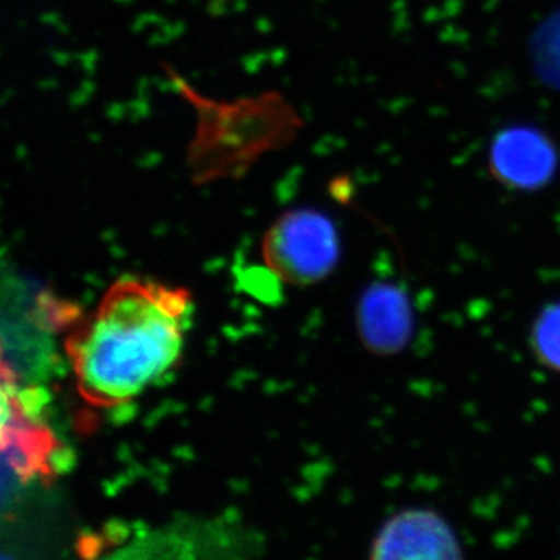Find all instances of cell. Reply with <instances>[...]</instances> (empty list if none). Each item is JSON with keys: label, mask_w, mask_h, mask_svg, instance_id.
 <instances>
[{"label": "cell", "mask_w": 560, "mask_h": 560, "mask_svg": "<svg viewBox=\"0 0 560 560\" xmlns=\"http://www.w3.org/2000/svg\"><path fill=\"white\" fill-rule=\"evenodd\" d=\"M191 315L187 290L145 279L114 283L66 342L80 396L98 408L138 397L175 366Z\"/></svg>", "instance_id": "obj_1"}, {"label": "cell", "mask_w": 560, "mask_h": 560, "mask_svg": "<svg viewBox=\"0 0 560 560\" xmlns=\"http://www.w3.org/2000/svg\"><path fill=\"white\" fill-rule=\"evenodd\" d=\"M168 73L197 110V132L187 158L195 183L238 178L268 151L289 145L300 131V116L278 92L217 102L202 97L178 73Z\"/></svg>", "instance_id": "obj_2"}, {"label": "cell", "mask_w": 560, "mask_h": 560, "mask_svg": "<svg viewBox=\"0 0 560 560\" xmlns=\"http://www.w3.org/2000/svg\"><path fill=\"white\" fill-rule=\"evenodd\" d=\"M261 256L278 278L291 285H312L337 267L340 237L334 221L318 210H290L265 234Z\"/></svg>", "instance_id": "obj_3"}, {"label": "cell", "mask_w": 560, "mask_h": 560, "mask_svg": "<svg viewBox=\"0 0 560 560\" xmlns=\"http://www.w3.org/2000/svg\"><path fill=\"white\" fill-rule=\"evenodd\" d=\"M490 171L503 186L536 190L558 171V151L548 136L530 127L506 128L490 147Z\"/></svg>", "instance_id": "obj_4"}, {"label": "cell", "mask_w": 560, "mask_h": 560, "mask_svg": "<svg viewBox=\"0 0 560 560\" xmlns=\"http://www.w3.org/2000/svg\"><path fill=\"white\" fill-rule=\"evenodd\" d=\"M459 555V541L451 526L433 511L394 515L372 544L375 559H448Z\"/></svg>", "instance_id": "obj_5"}, {"label": "cell", "mask_w": 560, "mask_h": 560, "mask_svg": "<svg viewBox=\"0 0 560 560\" xmlns=\"http://www.w3.org/2000/svg\"><path fill=\"white\" fill-rule=\"evenodd\" d=\"M359 329L364 346L375 353L399 352L411 335V307L394 285H374L361 298Z\"/></svg>", "instance_id": "obj_6"}, {"label": "cell", "mask_w": 560, "mask_h": 560, "mask_svg": "<svg viewBox=\"0 0 560 560\" xmlns=\"http://www.w3.org/2000/svg\"><path fill=\"white\" fill-rule=\"evenodd\" d=\"M530 345L541 364L560 372V302L540 313L530 331Z\"/></svg>", "instance_id": "obj_7"}]
</instances>
